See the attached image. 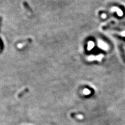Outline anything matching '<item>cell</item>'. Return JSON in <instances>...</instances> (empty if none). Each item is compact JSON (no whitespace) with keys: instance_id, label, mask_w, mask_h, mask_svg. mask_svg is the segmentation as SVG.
I'll use <instances>...</instances> for the list:
<instances>
[{"instance_id":"7a4b0ae2","label":"cell","mask_w":125,"mask_h":125,"mask_svg":"<svg viewBox=\"0 0 125 125\" xmlns=\"http://www.w3.org/2000/svg\"><path fill=\"white\" fill-rule=\"evenodd\" d=\"M28 91H29V89L28 88H26L25 89H23V90H22L20 92H19L18 94H17V97L19 98V97H21V96H22L23 94H24L25 93L27 92Z\"/></svg>"},{"instance_id":"277c9868","label":"cell","mask_w":125,"mask_h":125,"mask_svg":"<svg viewBox=\"0 0 125 125\" xmlns=\"http://www.w3.org/2000/svg\"><path fill=\"white\" fill-rule=\"evenodd\" d=\"M2 21H3V18L2 16H0V32H1V28L2 25Z\"/></svg>"},{"instance_id":"6da1fadb","label":"cell","mask_w":125,"mask_h":125,"mask_svg":"<svg viewBox=\"0 0 125 125\" xmlns=\"http://www.w3.org/2000/svg\"><path fill=\"white\" fill-rule=\"evenodd\" d=\"M23 5L27 10H28L29 11H30V12L32 13V10L31 9V8L29 6V5L28 4V3H27L26 2H23Z\"/></svg>"},{"instance_id":"3957f363","label":"cell","mask_w":125,"mask_h":125,"mask_svg":"<svg viewBox=\"0 0 125 125\" xmlns=\"http://www.w3.org/2000/svg\"><path fill=\"white\" fill-rule=\"evenodd\" d=\"M32 42V39L31 38H28V39H27L26 40H21L20 41V42L21 43H23V42Z\"/></svg>"}]
</instances>
